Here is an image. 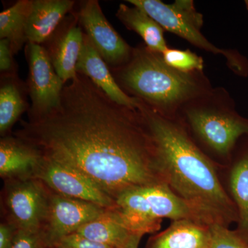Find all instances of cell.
Listing matches in <instances>:
<instances>
[{
  "label": "cell",
  "mask_w": 248,
  "mask_h": 248,
  "mask_svg": "<svg viewBox=\"0 0 248 248\" xmlns=\"http://www.w3.org/2000/svg\"><path fill=\"white\" fill-rule=\"evenodd\" d=\"M14 135L43 157L81 173L115 202L127 191L165 184L140 111L115 102L80 73L64 85L56 108L24 121Z\"/></svg>",
  "instance_id": "1"
},
{
  "label": "cell",
  "mask_w": 248,
  "mask_h": 248,
  "mask_svg": "<svg viewBox=\"0 0 248 248\" xmlns=\"http://www.w3.org/2000/svg\"><path fill=\"white\" fill-rule=\"evenodd\" d=\"M138 110L154 139L165 184L207 226L229 228L237 223V210L222 184L218 165L197 146L177 117L161 115L140 100Z\"/></svg>",
  "instance_id": "2"
},
{
  "label": "cell",
  "mask_w": 248,
  "mask_h": 248,
  "mask_svg": "<svg viewBox=\"0 0 248 248\" xmlns=\"http://www.w3.org/2000/svg\"><path fill=\"white\" fill-rule=\"evenodd\" d=\"M110 69L130 97L168 117H175L184 104L213 89L203 71H177L144 43L134 47L125 64Z\"/></svg>",
  "instance_id": "3"
},
{
  "label": "cell",
  "mask_w": 248,
  "mask_h": 248,
  "mask_svg": "<svg viewBox=\"0 0 248 248\" xmlns=\"http://www.w3.org/2000/svg\"><path fill=\"white\" fill-rule=\"evenodd\" d=\"M175 117L218 166H229L238 143L248 137V119L236 111L234 100L223 87L213 88L186 103Z\"/></svg>",
  "instance_id": "4"
},
{
  "label": "cell",
  "mask_w": 248,
  "mask_h": 248,
  "mask_svg": "<svg viewBox=\"0 0 248 248\" xmlns=\"http://www.w3.org/2000/svg\"><path fill=\"white\" fill-rule=\"evenodd\" d=\"M126 2L143 10L164 31L175 34L202 50L225 57L227 64L235 74L241 76L248 74L247 60L239 52L218 48L201 32L203 16L197 12L193 1L177 0L170 4L160 0H127Z\"/></svg>",
  "instance_id": "5"
},
{
  "label": "cell",
  "mask_w": 248,
  "mask_h": 248,
  "mask_svg": "<svg viewBox=\"0 0 248 248\" xmlns=\"http://www.w3.org/2000/svg\"><path fill=\"white\" fill-rule=\"evenodd\" d=\"M4 182L2 221L17 231L40 232L48 205V186L34 177L6 179Z\"/></svg>",
  "instance_id": "6"
},
{
  "label": "cell",
  "mask_w": 248,
  "mask_h": 248,
  "mask_svg": "<svg viewBox=\"0 0 248 248\" xmlns=\"http://www.w3.org/2000/svg\"><path fill=\"white\" fill-rule=\"evenodd\" d=\"M29 78L27 89L31 100L29 118L47 115L60 104L64 84L58 76L43 46L27 43Z\"/></svg>",
  "instance_id": "7"
},
{
  "label": "cell",
  "mask_w": 248,
  "mask_h": 248,
  "mask_svg": "<svg viewBox=\"0 0 248 248\" xmlns=\"http://www.w3.org/2000/svg\"><path fill=\"white\" fill-rule=\"evenodd\" d=\"M76 14L84 33L109 68L123 66L130 60L133 47L111 26L97 0L81 1Z\"/></svg>",
  "instance_id": "8"
},
{
  "label": "cell",
  "mask_w": 248,
  "mask_h": 248,
  "mask_svg": "<svg viewBox=\"0 0 248 248\" xmlns=\"http://www.w3.org/2000/svg\"><path fill=\"white\" fill-rule=\"evenodd\" d=\"M107 210L95 203L60 195L49 188L48 205L41 233L48 248L53 247L59 240L76 232L80 227Z\"/></svg>",
  "instance_id": "9"
},
{
  "label": "cell",
  "mask_w": 248,
  "mask_h": 248,
  "mask_svg": "<svg viewBox=\"0 0 248 248\" xmlns=\"http://www.w3.org/2000/svg\"><path fill=\"white\" fill-rule=\"evenodd\" d=\"M34 178L65 197L91 202L107 209L117 207L113 199L82 174L46 158H42Z\"/></svg>",
  "instance_id": "10"
},
{
  "label": "cell",
  "mask_w": 248,
  "mask_h": 248,
  "mask_svg": "<svg viewBox=\"0 0 248 248\" xmlns=\"http://www.w3.org/2000/svg\"><path fill=\"white\" fill-rule=\"evenodd\" d=\"M73 11L43 44L55 71L64 84L78 76L77 64L84 42V31L78 15Z\"/></svg>",
  "instance_id": "11"
},
{
  "label": "cell",
  "mask_w": 248,
  "mask_h": 248,
  "mask_svg": "<svg viewBox=\"0 0 248 248\" xmlns=\"http://www.w3.org/2000/svg\"><path fill=\"white\" fill-rule=\"evenodd\" d=\"M77 72L89 78L93 84L115 102L131 108H138V99L130 97L121 89L110 68L85 33Z\"/></svg>",
  "instance_id": "12"
},
{
  "label": "cell",
  "mask_w": 248,
  "mask_h": 248,
  "mask_svg": "<svg viewBox=\"0 0 248 248\" xmlns=\"http://www.w3.org/2000/svg\"><path fill=\"white\" fill-rule=\"evenodd\" d=\"M76 4L73 0H32L26 27L27 43L43 45Z\"/></svg>",
  "instance_id": "13"
},
{
  "label": "cell",
  "mask_w": 248,
  "mask_h": 248,
  "mask_svg": "<svg viewBox=\"0 0 248 248\" xmlns=\"http://www.w3.org/2000/svg\"><path fill=\"white\" fill-rule=\"evenodd\" d=\"M42 158L37 148L15 135L0 140V176L4 181L35 177Z\"/></svg>",
  "instance_id": "14"
},
{
  "label": "cell",
  "mask_w": 248,
  "mask_h": 248,
  "mask_svg": "<svg viewBox=\"0 0 248 248\" xmlns=\"http://www.w3.org/2000/svg\"><path fill=\"white\" fill-rule=\"evenodd\" d=\"M237 149V147H236ZM228 174V192L238 213L235 232L248 244V137L235 149Z\"/></svg>",
  "instance_id": "15"
},
{
  "label": "cell",
  "mask_w": 248,
  "mask_h": 248,
  "mask_svg": "<svg viewBox=\"0 0 248 248\" xmlns=\"http://www.w3.org/2000/svg\"><path fill=\"white\" fill-rule=\"evenodd\" d=\"M210 239L207 225L192 220H177L167 229L151 236L145 248H209Z\"/></svg>",
  "instance_id": "16"
},
{
  "label": "cell",
  "mask_w": 248,
  "mask_h": 248,
  "mask_svg": "<svg viewBox=\"0 0 248 248\" xmlns=\"http://www.w3.org/2000/svg\"><path fill=\"white\" fill-rule=\"evenodd\" d=\"M116 16L128 30L137 32L145 45L154 51L163 53L169 48L164 37V29L138 6L120 4Z\"/></svg>",
  "instance_id": "17"
},
{
  "label": "cell",
  "mask_w": 248,
  "mask_h": 248,
  "mask_svg": "<svg viewBox=\"0 0 248 248\" xmlns=\"http://www.w3.org/2000/svg\"><path fill=\"white\" fill-rule=\"evenodd\" d=\"M114 209H108L101 216L80 227L76 232L112 248L122 247L135 234L124 226Z\"/></svg>",
  "instance_id": "18"
},
{
  "label": "cell",
  "mask_w": 248,
  "mask_h": 248,
  "mask_svg": "<svg viewBox=\"0 0 248 248\" xmlns=\"http://www.w3.org/2000/svg\"><path fill=\"white\" fill-rule=\"evenodd\" d=\"M32 0H19L0 14V38L9 40L14 54L27 43L26 27Z\"/></svg>",
  "instance_id": "19"
},
{
  "label": "cell",
  "mask_w": 248,
  "mask_h": 248,
  "mask_svg": "<svg viewBox=\"0 0 248 248\" xmlns=\"http://www.w3.org/2000/svg\"><path fill=\"white\" fill-rule=\"evenodd\" d=\"M14 76L1 81L0 88V134L1 138L9 135L13 126L27 109L19 86Z\"/></svg>",
  "instance_id": "20"
},
{
  "label": "cell",
  "mask_w": 248,
  "mask_h": 248,
  "mask_svg": "<svg viewBox=\"0 0 248 248\" xmlns=\"http://www.w3.org/2000/svg\"><path fill=\"white\" fill-rule=\"evenodd\" d=\"M162 56L165 62L177 71L183 73L203 71V58L190 50L169 48Z\"/></svg>",
  "instance_id": "21"
},
{
  "label": "cell",
  "mask_w": 248,
  "mask_h": 248,
  "mask_svg": "<svg viewBox=\"0 0 248 248\" xmlns=\"http://www.w3.org/2000/svg\"><path fill=\"white\" fill-rule=\"evenodd\" d=\"M210 248H248V244L234 231L218 223L210 225Z\"/></svg>",
  "instance_id": "22"
},
{
  "label": "cell",
  "mask_w": 248,
  "mask_h": 248,
  "mask_svg": "<svg viewBox=\"0 0 248 248\" xmlns=\"http://www.w3.org/2000/svg\"><path fill=\"white\" fill-rule=\"evenodd\" d=\"M11 248H48L41 232L17 231Z\"/></svg>",
  "instance_id": "23"
},
{
  "label": "cell",
  "mask_w": 248,
  "mask_h": 248,
  "mask_svg": "<svg viewBox=\"0 0 248 248\" xmlns=\"http://www.w3.org/2000/svg\"><path fill=\"white\" fill-rule=\"evenodd\" d=\"M49 248H112L106 245L86 239L78 233L75 232L59 240Z\"/></svg>",
  "instance_id": "24"
},
{
  "label": "cell",
  "mask_w": 248,
  "mask_h": 248,
  "mask_svg": "<svg viewBox=\"0 0 248 248\" xmlns=\"http://www.w3.org/2000/svg\"><path fill=\"white\" fill-rule=\"evenodd\" d=\"M14 55L9 40L6 39L0 40V71L1 73L9 75V73L13 71Z\"/></svg>",
  "instance_id": "25"
},
{
  "label": "cell",
  "mask_w": 248,
  "mask_h": 248,
  "mask_svg": "<svg viewBox=\"0 0 248 248\" xmlns=\"http://www.w3.org/2000/svg\"><path fill=\"white\" fill-rule=\"evenodd\" d=\"M17 230L7 222L0 224V248H11Z\"/></svg>",
  "instance_id": "26"
},
{
  "label": "cell",
  "mask_w": 248,
  "mask_h": 248,
  "mask_svg": "<svg viewBox=\"0 0 248 248\" xmlns=\"http://www.w3.org/2000/svg\"><path fill=\"white\" fill-rule=\"evenodd\" d=\"M142 236L140 234H133L128 242L120 248H138Z\"/></svg>",
  "instance_id": "27"
},
{
  "label": "cell",
  "mask_w": 248,
  "mask_h": 248,
  "mask_svg": "<svg viewBox=\"0 0 248 248\" xmlns=\"http://www.w3.org/2000/svg\"><path fill=\"white\" fill-rule=\"evenodd\" d=\"M245 3H246V7H247V9L248 10V0H246V1H245Z\"/></svg>",
  "instance_id": "28"
}]
</instances>
